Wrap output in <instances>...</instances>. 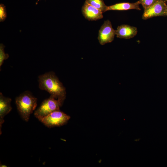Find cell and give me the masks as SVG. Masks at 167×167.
I'll return each instance as SVG.
<instances>
[{
  "label": "cell",
  "instance_id": "cell-16",
  "mask_svg": "<svg viewBox=\"0 0 167 167\" xmlns=\"http://www.w3.org/2000/svg\"><path fill=\"white\" fill-rule=\"evenodd\" d=\"M0 167H6V165H0Z\"/></svg>",
  "mask_w": 167,
  "mask_h": 167
},
{
  "label": "cell",
  "instance_id": "cell-4",
  "mask_svg": "<svg viewBox=\"0 0 167 167\" xmlns=\"http://www.w3.org/2000/svg\"><path fill=\"white\" fill-rule=\"evenodd\" d=\"M70 118V116L59 109L53 112L39 121L47 127L52 128L64 125Z\"/></svg>",
  "mask_w": 167,
  "mask_h": 167
},
{
  "label": "cell",
  "instance_id": "cell-14",
  "mask_svg": "<svg viewBox=\"0 0 167 167\" xmlns=\"http://www.w3.org/2000/svg\"><path fill=\"white\" fill-rule=\"evenodd\" d=\"M7 17L6 6L2 4H0V22L5 21Z\"/></svg>",
  "mask_w": 167,
  "mask_h": 167
},
{
  "label": "cell",
  "instance_id": "cell-15",
  "mask_svg": "<svg viewBox=\"0 0 167 167\" xmlns=\"http://www.w3.org/2000/svg\"><path fill=\"white\" fill-rule=\"evenodd\" d=\"M166 16H167V4L166 5Z\"/></svg>",
  "mask_w": 167,
  "mask_h": 167
},
{
  "label": "cell",
  "instance_id": "cell-11",
  "mask_svg": "<svg viewBox=\"0 0 167 167\" xmlns=\"http://www.w3.org/2000/svg\"><path fill=\"white\" fill-rule=\"evenodd\" d=\"M85 2L101 11L103 13L107 11L108 6L105 4L103 0H86Z\"/></svg>",
  "mask_w": 167,
  "mask_h": 167
},
{
  "label": "cell",
  "instance_id": "cell-10",
  "mask_svg": "<svg viewBox=\"0 0 167 167\" xmlns=\"http://www.w3.org/2000/svg\"><path fill=\"white\" fill-rule=\"evenodd\" d=\"M140 4L138 1L134 3L121 2L108 6L107 11L110 10L124 11L135 9L140 10Z\"/></svg>",
  "mask_w": 167,
  "mask_h": 167
},
{
  "label": "cell",
  "instance_id": "cell-6",
  "mask_svg": "<svg viewBox=\"0 0 167 167\" xmlns=\"http://www.w3.org/2000/svg\"><path fill=\"white\" fill-rule=\"evenodd\" d=\"M116 35L115 30L112 27L109 20L105 21L99 31L98 39L100 44L103 45L112 42Z\"/></svg>",
  "mask_w": 167,
  "mask_h": 167
},
{
  "label": "cell",
  "instance_id": "cell-12",
  "mask_svg": "<svg viewBox=\"0 0 167 167\" xmlns=\"http://www.w3.org/2000/svg\"><path fill=\"white\" fill-rule=\"evenodd\" d=\"M5 46L2 43L0 44V67L2 65L4 60L9 57L8 54H6L4 51Z\"/></svg>",
  "mask_w": 167,
  "mask_h": 167
},
{
  "label": "cell",
  "instance_id": "cell-5",
  "mask_svg": "<svg viewBox=\"0 0 167 167\" xmlns=\"http://www.w3.org/2000/svg\"><path fill=\"white\" fill-rule=\"evenodd\" d=\"M166 5L165 0H157L150 7L144 9L142 19L146 20L154 17L166 16Z\"/></svg>",
  "mask_w": 167,
  "mask_h": 167
},
{
  "label": "cell",
  "instance_id": "cell-13",
  "mask_svg": "<svg viewBox=\"0 0 167 167\" xmlns=\"http://www.w3.org/2000/svg\"><path fill=\"white\" fill-rule=\"evenodd\" d=\"M157 0H139L138 1L141 4L144 9H146L155 3Z\"/></svg>",
  "mask_w": 167,
  "mask_h": 167
},
{
  "label": "cell",
  "instance_id": "cell-3",
  "mask_svg": "<svg viewBox=\"0 0 167 167\" xmlns=\"http://www.w3.org/2000/svg\"><path fill=\"white\" fill-rule=\"evenodd\" d=\"M64 100L56 99L50 95L41 103L39 107L35 111L34 115L39 120L53 112L59 109Z\"/></svg>",
  "mask_w": 167,
  "mask_h": 167
},
{
  "label": "cell",
  "instance_id": "cell-2",
  "mask_svg": "<svg viewBox=\"0 0 167 167\" xmlns=\"http://www.w3.org/2000/svg\"><path fill=\"white\" fill-rule=\"evenodd\" d=\"M37 99L28 91L20 94L15 98L17 110L22 118L28 122L31 114L37 106Z\"/></svg>",
  "mask_w": 167,
  "mask_h": 167
},
{
  "label": "cell",
  "instance_id": "cell-1",
  "mask_svg": "<svg viewBox=\"0 0 167 167\" xmlns=\"http://www.w3.org/2000/svg\"><path fill=\"white\" fill-rule=\"evenodd\" d=\"M38 82L41 89L47 91L56 99L64 101L66 88L54 72L50 71L40 75Z\"/></svg>",
  "mask_w": 167,
  "mask_h": 167
},
{
  "label": "cell",
  "instance_id": "cell-17",
  "mask_svg": "<svg viewBox=\"0 0 167 167\" xmlns=\"http://www.w3.org/2000/svg\"><path fill=\"white\" fill-rule=\"evenodd\" d=\"M40 0H37V1L36 2V5H37V3L38 2V1H39Z\"/></svg>",
  "mask_w": 167,
  "mask_h": 167
},
{
  "label": "cell",
  "instance_id": "cell-18",
  "mask_svg": "<svg viewBox=\"0 0 167 167\" xmlns=\"http://www.w3.org/2000/svg\"><path fill=\"white\" fill-rule=\"evenodd\" d=\"M165 0L166 1V2L167 1V0Z\"/></svg>",
  "mask_w": 167,
  "mask_h": 167
},
{
  "label": "cell",
  "instance_id": "cell-8",
  "mask_svg": "<svg viewBox=\"0 0 167 167\" xmlns=\"http://www.w3.org/2000/svg\"><path fill=\"white\" fill-rule=\"evenodd\" d=\"M137 28L127 24H122L118 27L115 30L117 37L124 39H129L134 37L137 34Z\"/></svg>",
  "mask_w": 167,
  "mask_h": 167
},
{
  "label": "cell",
  "instance_id": "cell-9",
  "mask_svg": "<svg viewBox=\"0 0 167 167\" xmlns=\"http://www.w3.org/2000/svg\"><path fill=\"white\" fill-rule=\"evenodd\" d=\"M11 99L4 96L1 92L0 93V133L2 134L1 128L2 124L4 122V118L11 110Z\"/></svg>",
  "mask_w": 167,
  "mask_h": 167
},
{
  "label": "cell",
  "instance_id": "cell-7",
  "mask_svg": "<svg viewBox=\"0 0 167 167\" xmlns=\"http://www.w3.org/2000/svg\"><path fill=\"white\" fill-rule=\"evenodd\" d=\"M82 12L85 18L89 21H95L103 17L101 11L86 2L82 6Z\"/></svg>",
  "mask_w": 167,
  "mask_h": 167
}]
</instances>
